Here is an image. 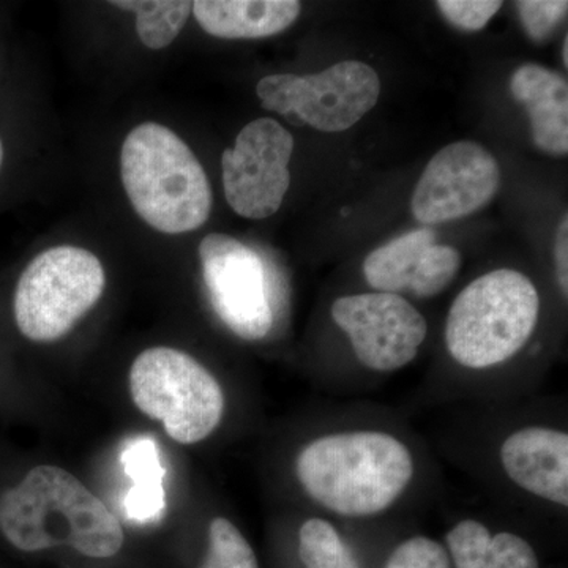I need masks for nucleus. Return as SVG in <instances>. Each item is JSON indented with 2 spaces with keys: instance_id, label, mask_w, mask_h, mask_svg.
I'll use <instances>...</instances> for the list:
<instances>
[{
  "instance_id": "1",
  "label": "nucleus",
  "mask_w": 568,
  "mask_h": 568,
  "mask_svg": "<svg viewBox=\"0 0 568 568\" xmlns=\"http://www.w3.org/2000/svg\"><path fill=\"white\" fill-rule=\"evenodd\" d=\"M305 495L324 510L349 519L375 518L405 496L413 452L381 429H346L310 440L294 463Z\"/></svg>"
},
{
  "instance_id": "2",
  "label": "nucleus",
  "mask_w": 568,
  "mask_h": 568,
  "mask_svg": "<svg viewBox=\"0 0 568 568\" xmlns=\"http://www.w3.org/2000/svg\"><path fill=\"white\" fill-rule=\"evenodd\" d=\"M0 532L21 551L71 547L108 559L123 547V530L103 500L69 470L33 467L20 485L0 496Z\"/></svg>"
},
{
  "instance_id": "3",
  "label": "nucleus",
  "mask_w": 568,
  "mask_h": 568,
  "mask_svg": "<svg viewBox=\"0 0 568 568\" xmlns=\"http://www.w3.org/2000/svg\"><path fill=\"white\" fill-rule=\"evenodd\" d=\"M121 178L134 212L159 233H192L211 216L212 189L203 164L162 123H140L126 134Z\"/></svg>"
},
{
  "instance_id": "4",
  "label": "nucleus",
  "mask_w": 568,
  "mask_h": 568,
  "mask_svg": "<svg viewBox=\"0 0 568 568\" xmlns=\"http://www.w3.org/2000/svg\"><path fill=\"white\" fill-rule=\"evenodd\" d=\"M540 295L528 276L497 268L467 284L448 310L446 347L467 369L506 364L536 331Z\"/></svg>"
},
{
  "instance_id": "5",
  "label": "nucleus",
  "mask_w": 568,
  "mask_h": 568,
  "mask_svg": "<svg viewBox=\"0 0 568 568\" xmlns=\"http://www.w3.org/2000/svg\"><path fill=\"white\" fill-rule=\"evenodd\" d=\"M129 381L134 405L152 420L162 422L175 443H201L222 424L226 405L222 386L183 351L166 346L142 351Z\"/></svg>"
},
{
  "instance_id": "6",
  "label": "nucleus",
  "mask_w": 568,
  "mask_h": 568,
  "mask_svg": "<svg viewBox=\"0 0 568 568\" xmlns=\"http://www.w3.org/2000/svg\"><path fill=\"white\" fill-rule=\"evenodd\" d=\"M104 286L102 261L89 250L71 245L44 250L17 284L14 323L31 342H58L91 312Z\"/></svg>"
},
{
  "instance_id": "7",
  "label": "nucleus",
  "mask_w": 568,
  "mask_h": 568,
  "mask_svg": "<svg viewBox=\"0 0 568 568\" xmlns=\"http://www.w3.org/2000/svg\"><path fill=\"white\" fill-rule=\"evenodd\" d=\"M256 93L265 110L278 112L290 122L338 133L376 106L381 80L366 63L343 61L306 77L271 74L257 82Z\"/></svg>"
},
{
  "instance_id": "8",
  "label": "nucleus",
  "mask_w": 568,
  "mask_h": 568,
  "mask_svg": "<svg viewBox=\"0 0 568 568\" xmlns=\"http://www.w3.org/2000/svg\"><path fill=\"white\" fill-rule=\"evenodd\" d=\"M201 268L213 312L239 338L263 339L274 325L267 276L260 254L227 234L205 235Z\"/></svg>"
},
{
  "instance_id": "9",
  "label": "nucleus",
  "mask_w": 568,
  "mask_h": 568,
  "mask_svg": "<svg viewBox=\"0 0 568 568\" xmlns=\"http://www.w3.org/2000/svg\"><path fill=\"white\" fill-rule=\"evenodd\" d=\"M293 152V134L274 119H256L242 129L222 155L224 196L239 216L264 220L280 211L291 185Z\"/></svg>"
},
{
  "instance_id": "10",
  "label": "nucleus",
  "mask_w": 568,
  "mask_h": 568,
  "mask_svg": "<svg viewBox=\"0 0 568 568\" xmlns=\"http://www.w3.org/2000/svg\"><path fill=\"white\" fill-rule=\"evenodd\" d=\"M332 317L349 338L357 361L377 373H392L416 361L428 325L402 295H345L332 305Z\"/></svg>"
},
{
  "instance_id": "11",
  "label": "nucleus",
  "mask_w": 568,
  "mask_h": 568,
  "mask_svg": "<svg viewBox=\"0 0 568 568\" xmlns=\"http://www.w3.org/2000/svg\"><path fill=\"white\" fill-rule=\"evenodd\" d=\"M499 186L500 168L491 152L478 142H454L426 164L410 209L424 224L455 222L487 205Z\"/></svg>"
},
{
  "instance_id": "12",
  "label": "nucleus",
  "mask_w": 568,
  "mask_h": 568,
  "mask_svg": "<svg viewBox=\"0 0 568 568\" xmlns=\"http://www.w3.org/2000/svg\"><path fill=\"white\" fill-rule=\"evenodd\" d=\"M462 267L454 246L436 244L429 227L409 231L366 256L364 275L376 293L429 298L447 290Z\"/></svg>"
},
{
  "instance_id": "13",
  "label": "nucleus",
  "mask_w": 568,
  "mask_h": 568,
  "mask_svg": "<svg viewBox=\"0 0 568 568\" xmlns=\"http://www.w3.org/2000/svg\"><path fill=\"white\" fill-rule=\"evenodd\" d=\"M500 466L528 495L568 507V435L549 426H523L500 444Z\"/></svg>"
},
{
  "instance_id": "14",
  "label": "nucleus",
  "mask_w": 568,
  "mask_h": 568,
  "mask_svg": "<svg viewBox=\"0 0 568 568\" xmlns=\"http://www.w3.org/2000/svg\"><path fill=\"white\" fill-rule=\"evenodd\" d=\"M510 91L528 111L537 148L551 155H567V81L556 71L526 63L511 77Z\"/></svg>"
},
{
  "instance_id": "15",
  "label": "nucleus",
  "mask_w": 568,
  "mask_h": 568,
  "mask_svg": "<svg viewBox=\"0 0 568 568\" xmlns=\"http://www.w3.org/2000/svg\"><path fill=\"white\" fill-rule=\"evenodd\" d=\"M295 0H196L193 14L209 36L223 40H254L278 36L297 21Z\"/></svg>"
},
{
  "instance_id": "16",
  "label": "nucleus",
  "mask_w": 568,
  "mask_h": 568,
  "mask_svg": "<svg viewBox=\"0 0 568 568\" xmlns=\"http://www.w3.org/2000/svg\"><path fill=\"white\" fill-rule=\"evenodd\" d=\"M455 568H540L536 549L514 532L493 534L477 519H463L447 537Z\"/></svg>"
},
{
  "instance_id": "17",
  "label": "nucleus",
  "mask_w": 568,
  "mask_h": 568,
  "mask_svg": "<svg viewBox=\"0 0 568 568\" xmlns=\"http://www.w3.org/2000/svg\"><path fill=\"white\" fill-rule=\"evenodd\" d=\"M122 465L133 487L125 497L129 518L136 523L159 521L166 508L163 480L164 467L156 444L149 437H138L123 448Z\"/></svg>"
},
{
  "instance_id": "18",
  "label": "nucleus",
  "mask_w": 568,
  "mask_h": 568,
  "mask_svg": "<svg viewBox=\"0 0 568 568\" xmlns=\"http://www.w3.org/2000/svg\"><path fill=\"white\" fill-rule=\"evenodd\" d=\"M110 3L115 9L136 14L138 37L152 51L170 47L193 13V2L189 0H118Z\"/></svg>"
},
{
  "instance_id": "19",
  "label": "nucleus",
  "mask_w": 568,
  "mask_h": 568,
  "mask_svg": "<svg viewBox=\"0 0 568 568\" xmlns=\"http://www.w3.org/2000/svg\"><path fill=\"white\" fill-rule=\"evenodd\" d=\"M298 558L305 568H362L335 526L324 518H310L301 526Z\"/></svg>"
},
{
  "instance_id": "20",
  "label": "nucleus",
  "mask_w": 568,
  "mask_h": 568,
  "mask_svg": "<svg viewBox=\"0 0 568 568\" xmlns=\"http://www.w3.org/2000/svg\"><path fill=\"white\" fill-rule=\"evenodd\" d=\"M200 568H260L252 545L226 518H213L209 525V548Z\"/></svg>"
},
{
  "instance_id": "21",
  "label": "nucleus",
  "mask_w": 568,
  "mask_h": 568,
  "mask_svg": "<svg viewBox=\"0 0 568 568\" xmlns=\"http://www.w3.org/2000/svg\"><path fill=\"white\" fill-rule=\"evenodd\" d=\"M384 568H452V560L439 541L417 536L399 544Z\"/></svg>"
},
{
  "instance_id": "22",
  "label": "nucleus",
  "mask_w": 568,
  "mask_h": 568,
  "mask_svg": "<svg viewBox=\"0 0 568 568\" xmlns=\"http://www.w3.org/2000/svg\"><path fill=\"white\" fill-rule=\"evenodd\" d=\"M519 18L530 39L544 43L552 36L568 11L566 0H521L517 2Z\"/></svg>"
},
{
  "instance_id": "23",
  "label": "nucleus",
  "mask_w": 568,
  "mask_h": 568,
  "mask_svg": "<svg viewBox=\"0 0 568 568\" xmlns=\"http://www.w3.org/2000/svg\"><path fill=\"white\" fill-rule=\"evenodd\" d=\"M440 13L455 28L467 32L481 31L500 10L503 2L497 0H439L436 3Z\"/></svg>"
},
{
  "instance_id": "24",
  "label": "nucleus",
  "mask_w": 568,
  "mask_h": 568,
  "mask_svg": "<svg viewBox=\"0 0 568 568\" xmlns=\"http://www.w3.org/2000/svg\"><path fill=\"white\" fill-rule=\"evenodd\" d=\"M556 276L564 295L568 294V219L560 220L558 235H556Z\"/></svg>"
},
{
  "instance_id": "25",
  "label": "nucleus",
  "mask_w": 568,
  "mask_h": 568,
  "mask_svg": "<svg viewBox=\"0 0 568 568\" xmlns=\"http://www.w3.org/2000/svg\"><path fill=\"white\" fill-rule=\"evenodd\" d=\"M564 63L566 67L568 65V37L566 36V40H564Z\"/></svg>"
},
{
  "instance_id": "26",
  "label": "nucleus",
  "mask_w": 568,
  "mask_h": 568,
  "mask_svg": "<svg viewBox=\"0 0 568 568\" xmlns=\"http://www.w3.org/2000/svg\"><path fill=\"white\" fill-rule=\"evenodd\" d=\"M2 164H3V144H2V140H0V170H2Z\"/></svg>"
}]
</instances>
